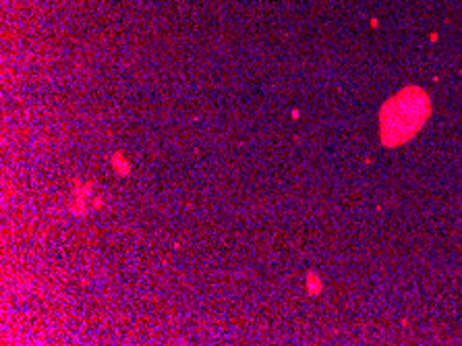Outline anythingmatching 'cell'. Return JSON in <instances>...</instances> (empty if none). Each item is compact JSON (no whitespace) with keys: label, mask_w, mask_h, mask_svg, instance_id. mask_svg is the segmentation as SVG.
I'll list each match as a JSON object with an SVG mask.
<instances>
[{"label":"cell","mask_w":462,"mask_h":346,"mask_svg":"<svg viewBox=\"0 0 462 346\" xmlns=\"http://www.w3.org/2000/svg\"><path fill=\"white\" fill-rule=\"evenodd\" d=\"M431 114V100L421 87H407L382 106L380 137L386 147H398L421 131Z\"/></svg>","instance_id":"obj_1"},{"label":"cell","mask_w":462,"mask_h":346,"mask_svg":"<svg viewBox=\"0 0 462 346\" xmlns=\"http://www.w3.org/2000/svg\"><path fill=\"white\" fill-rule=\"evenodd\" d=\"M112 168H114L120 176H127L129 172H131V164H129V160H124V156H122V151H116L114 156H112Z\"/></svg>","instance_id":"obj_2"},{"label":"cell","mask_w":462,"mask_h":346,"mask_svg":"<svg viewBox=\"0 0 462 346\" xmlns=\"http://www.w3.org/2000/svg\"><path fill=\"white\" fill-rule=\"evenodd\" d=\"M307 290H309V295H313V297H317L321 293V280H319V276L313 274V272L307 274Z\"/></svg>","instance_id":"obj_3"}]
</instances>
